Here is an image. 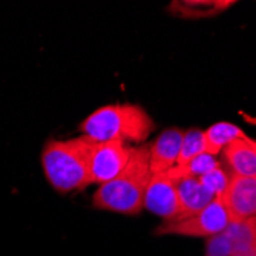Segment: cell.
<instances>
[{
	"label": "cell",
	"mask_w": 256,
	"mask_h": 256,
	"mask_svg": "<svg viewBox=\"0 0 256 256\" xmlns=\"http://www.w3.org/2000/svg\"><path fill=\"white\" fill-rule=\"evenodd\" d=\"M224 234L230 240L234 256H256V216L230 222Z\"/></svg>",
	"instance_id": "12"
},
{
	"label": "cell",
	"mask_w": 256,
	"mask_h": 256,
	"mask_svg": "<svg viewBox=\"0 0 256 256\" xmlns=\"http://www.w3.org/2000/svg\"><path fill=\"white\" fill-rule=\"evenodd\" d=\"M150 178L149 144L132 148L126 168L114 180L98 186L92 196V206L120 215H140L144 208V195Z\"/></svg>",
	"instance_id": "1"
},
{
	"label": "cell",
	"mask_w": 256,
	"mask_h": 256,
	"mask_svg": "<svg viewBox=\"0 0 256 256\" xmlns=\"http://www.w3.org/2000/svg\"><path fill=\"white\" fill-rule=\"evenodd\" d=\"M200 181L210 194H214L215 196H221L222 192L227 189V186H228L230 175L220 166V168L210 170L208 174L200 176Z\"/></svg>",
	"instance_id": "16"
},
{
	"label": "cell",
	"mask_w": 256,
	"mask_h": 256,
	"mask_svg": "<svg viewBox=\"0 0 256 256\" xmlns=\"http://www.w3.org/2000/svg\"><path fill=\"white\" fill-rule=\"evenodd\" d=\"M184 132L178 128H170L161 132L152 144H149V164L152 175L166 174L176 166Z\"/></svg>",
	"instance_id": "9"
},
{
	"label": "cell",
	"mask_w": 256,
	"mask_h": 256,
	"mask_svg": "<svg viewBox=\"0 0 256 256\" xmlns=\"http://www.w3.org/2000/svg\"><path fill=\"white\" fill-rule=\"evenodd\" d=\"M170 178L175 181L176 194H178V215L175 221L200 214L216 198L214 194H210L204 188L200 178L196 176L180 175V176H170Z\"/></svg>",
	"instance_id": "8"
},
{
	"label": "cell",
	"mask_w": 256,
	"mask_h": 256,
	"mask_svg": "<svg viewBox=\"0 0 256 256\" xmlns=\"http://www.w3.org/2000/svg\"><path fill=\"white\" fill-rule=\"evenodd\" d=\"M206 256H234L232 254V244L228 236L221 234L208 238L206 242Z\"/></svg>",
	"instance_id": "17"
},
{
	"label": "cell",
	"mask_w": 256,
	"mask_h": 256,
	"mask_svg": "<svg viewBox=\"0 0 256 256\" xmlns=\"http://www.w3.org/2000/svg\"><path fill=\"white\" fill-rule=\"evenodd\" d=\"M206 135V152L210 155H216L221 150L226 149L232 142H235L238 138H242L246 134L236 126L227 122H220L215 123L204 130Z\"/></svg>",
	"instance_id": "13"
},
{
	"label": "cell",
	"mask_w": 256,
	"mask_h": 256,
	"mask_svg": "<svg viewBox=\"0 0 256 256\" xmlns=\"http://www.w3.org/2000/svg\"><path fill=\"white\" fill-rule=\"evenodd\" d=\"M230 224L228 214L221 201L216 196L204 210L200 214L184 218L180 221H166L156 230L155 235H178L188 238H212L227 228Z\"/></svg>",
	"instance_id": "4"
},
{
	"label": "cell",
	"mask_w": 256,
	"mask_h": 256,
	"mask_svg": "<svg viewBox=\"0 0 256 256\" xmlns=\"http://www.w3.org/2000/svg\"><path fill=\"white\" fill-rule=\"evenodd\" d=\"M220 198L230 222L256 216V176L230 175L227 189Z\"/></svg>",
	"instance_id": "6"
},
{
	"label": "cell",
	"mask_w": 256,
	"mask_h": 256,
	"mask_svg": "<svg viewBox=\"0 0 256 256\" xmlns=\"http://www.w3.org/2000/svg\"><path fill=\"white\" fill-rule=\"evenodd\" d=\"M80 130L97 143H143L155 130V123L138 104H108L86 117L80 124Z\"/></svg>",
	"instance_id": "3"
},
{
	"label": "cell",
	"mask_w": 256,
	"mask_h": 256,
	"mask_svg": "<svg viewBox=\"0 0 256 256\" xmlns=\"http://www.w3.org/2000/svg\"><path fill=\"white\" fill-rule=\"evenodd\" d=\"M222 152L235 175L256 176V140L244 135L226 146Z\"/></svg>",
	"instance_id": "10"
},
{
	"label": "cell",
	"mask_w": 256,
	"mask_h": 256,
	"mask_svg": "<svg viewBox=\"0 0 256 256\" xmlns=\"http://www.w3.org/2000/svg\"><path fill=\"white\" fill-rule=\"evenodd\" d=\"M232 0H174L168 11L181 18H210L228 10Z\"/></svg>",
	"instance_id": "11"
},
{
	"label": "cell",
	"mask_w": 256,
	"mask_h": 256,
	"mask_svg": "<svg viewBox=\"0 0 256 256\" xmlns=\"http://www.w3.org/2000/svg\"><path fill=\"white\" fill-rule=\"evenodd\" d=\"M206 152V135L204 130L198 128H192L189 130H186L182 135V142H181V149L178 155L176 166H182L192 158H195L200 154Z\"/></svg>",
	"instance_id": "15"
},
{
	"label": "cell",
	"mask_w": 256,
	"mask_h": 256,
	"mask_svg": "<svg viewBox=\"0 0 256 256\" xmlns=\"http://www.w3.org/2000/svg\"><path fill=\"white\" fill-rule=\"evenodd\" d=\"M221 166V162L215 158V155L210 154H200L195 158H192L190 161H188L182 166H175L172 168L168 174L170 176H180V175H190V176H202L206 174H208L210 170L216 169Z\"/></svg>",
	"instance_id": "14"
},
{
	"label": "cell",
	"mask_w": 256,
	"mask_h": 256,
	"mask_svg": "<svg viewBox=\"0 0 256 256\" xmlns=\"http://www.w3.org/2000/svg\"><path fill=\"white\" fill-rule=\"evenodd\" d=\"M144 208L166 221H175L178 215V194L175 181L166 174L152 175L144 195Z\"/></svg>",
	"instance_id": "7"
},
{
	"label": "cell",
	"mask_w": 256,
	"mask_h": 256,
	"mask_svg": "<svg viewBox=\"0 0 256 256\" xmlns=\"http://www.w3.org/2000/svg\"><path fill=\"white\" fill-rule=\"evenodd\" d=\"M97 142L82 135L69 140H50L42 150V168L58 194L82 190L90 184V158Z\"/></svg>",
	"instance_id": "2"
},
{
	"label": "cell",
	"mask_w": 256,
	"mask_h": 256,
	"mask_svg": "<svg viewBox=\"0 0 256 256\" xmlns=\"http://www.w3.org/2000/svg\"><path fill=\"white\" fill-rule=\"evenodd\" d=\"M130 149L123 142L97 143L90 158V184H104L117 176L129 162Z\"/></svg>",
	"instance_id": "5"
}]
</instances>
